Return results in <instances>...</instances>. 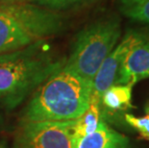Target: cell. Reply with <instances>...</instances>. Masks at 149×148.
Segmentation results:
<instances>
[{
  "label": "cell",
  "instance_id": "6da1fadb",
  "mask_svg": "<svg viewBox=\"0 0 149 148\" xmlns=\"http://www.w3.org/2000/svg\"><path fill=\"white\" fill-rule=\"evenodd\" d=\"M91 84L63 65L34 91L23 121L76 120L90 107Z\"/></svg>",
  "mask_w": 149,
  "mask_h": 148
},
{
  "label": "cell",
  "instance_id": "7a4b0ae2",
  "mask_svg": "<svg viewBox=\"0 0 149 148\" xmlns=\"http://www.w3.org/2000/svg\"><path fill=\"white\" fill-rule=\"evenodd\" d=\"M64 65L45 49L43 40L1 54L0 103L8 109L17 107Z\"/></svg>",
  "mask_w": 149,
  "mask_h": 148
},
{
  "label": "cell",
  "instance_id": "3957f363",
  "mask_svg": "<svg viewBox=\"0 0 149 148\" xmlns=\"http://www.w3.org/2000/svg\"><path fill=\"white\" fill-rule=\"evenodd\" d=\"M120 36L121 28L116 18L88 25L77 36L64 65L93 85L100 65L116 46Z\"/></svg>",
  "mask_w": 149,
  "mask_h": 148
},
{
  "label": "cell",
  "instance_id": "277c9868",
  "mask_svg": "<svg viewBox=\"0 0 149 148\" xmlns=\"http://www.w3.org/2000/svg\"><path fill=\"white\" fill-rule=\"evenodd\" d=\"M0 10L9 15L35 40H44L59 32L63 21L60 15L26 1L3 0Z\"/></svg>",
  "mask_w": 149,
  "mask_h": 148
},
{
  "label": "cell",
  "instance_id": "5b68a950",
  "mask_svg": "<svg viewBox=\"0 0 149 148\" xmlns=\"http://www.w3.org/2000/svg\"><path fill=\"white\" fill-rule=\"evenodd\" d=\"M74 120L23 121L18 133V148H75Z\"/></svg>",
  "mask_w": 149,
  "mask_h": 148
},
{
  "label": "cell",
  "instance_id": "8992f818",
  "mask_svg": "<svg viewBox=\"0 0 149 148\" xmlns=\"http://www.w3.org/2000/svg\"><path fill=\"white\" fill-rule=\"evenodd\" d=\"M145 37L136 31H129L123 39L117 43L113 51L107 56L96 72L91 85V101L101 104L103 93L113 85H116L119 69L128 53L139 43L143 42Z\"/></svg>",
  "mask_w": 149,
  "mask_h": 148
},
{
  "label": "cell",
  "instance_id": "52a82bcc",
  "mask_svg": "<svg viewBox=\"0 0 149 148\" xmlns=\"http://www.w3.org/2000/svg\"><path fill=\"white\" fill-rule=\"evenodd\" d=\"M149 78V40L131 49L119 69L116 85H131Z\"/></svg>",
  "mask_w": 149,
  "mask_h": 148
},
{
  "label": "cell",
  "instance_id": "ba28073f",
  "mask_svg": "<svg viewBox=\"0 0 149 148\" xmlns=\"http://www.w3.org/2000/svg\"><path fill=\"white\" fill-rule=\"evenodd\" d=\"M35 42L37 40L0 10V55L23 48Z\"/></svg>",
  "mask_w": 149,
  "mask_h": 148
},
{
  "label": "cell",
  "instance_id": "9c48e42d",
  "mask_svg": "<svg viewBox=\"0 0 149 148\" xmlns=\"http://www.w3.org/2000/svg\"><path fill=\"white\" fill-rule=\"evenodd\" d=\"M75 148H128L129 140L104 120L93 133L75 141Z\"/></svg>",
  "mask_w": 149,
  "mask_h": 148
},
{
  "label": "cell",
  "instance_id": "30bf717a",
  "mask_svg": "<svg viewBox=\"0 0 149 148\" xmlns=\"http://www.w3.org/2000/svg\"><path fill=\"white\" fill-rule=\"evenodd\" d=\"M131 85H113L101 97V103L112 111H125L132 107Z\"/></svg>",
  "mask_w": 149,
  "mask_h": 148
},
{
  "label": "cell",
  "instance_id": "8fae6325",
  "mask_svg": "<svg viewBox=\"0 0 149 148\" xmlns=\"http://www.w3.org/2000/svg\"><path fill=\"white\" fill-rule=\"evenodd\" d=\"M103 119L101 117L100 104L91 101L90 107L80 117L74 120L73 138L74 143L80 138L93 133Z\"/></svg>",
  "mask_w": 149,
  "mask_h": 148
},
{
  "label": "cell",
  "instance_id": "7c38bea8",
  "mask_svg": "<svg viewBox=\"0 0 149 148\" xmlns=\"http://www.w3.org/2000/svg\"><path fill=\"white\" fill-rule=\"evenodd\" d=\"M119 10L133 20L149 24V0H119Z\"/></svg>",
  "mask_w": 149,
  "mask_h": 148
},
{
  "label": "cell",
  "instance_id": "4fadbf2b",
  "mask_svg": "<svg viewBox=\"0 0 149 148\" xmlns=\"http://www.w3.org/2000/svg\"><path fill=\"white\" fill-rule=\"evenodd\" d=\"M126 122L138 132L142 138L149 140V114L142 116H136L131 114H125Z\"/></svg>",
  "mask_w": 149,
  "mask_h": 148
},
{
  "label": "cell",
  "instance_id": "5bb4252c",
  "mask_svg": "<svg viewBox=\"0 0 149 148\" xmlns=\"http://www.w3.org/2000/svg\"><path fill=\"white\" fill-rule=\"evenodd\" d=\"M22 1H26L29 3H34V4H39L42 6H48L51 8H64L70 6L72 4H75L81 0H22Z\"/></svg>",
  "mask_w": 149,
  "mask_h": 148
},
{
  "label": "cell",
  "instance_id": "9a60e30c",
  "mask_svg": "<svg viewBox=\"0 0 149 148\" xmlns=\"http://www.w3.org/2000/svg\"><path fill=\"white\" fill-rule=\"evenodd\" d=\"M145 114H149V104L146 106V108H145Z\"/></svg>",
  "mask_w": 149,
  "mask_h": 148
},
{
  "label": "cell",
  "instance_id": "2e32d148",
  "mask_svg": "<svg viewBox=\"0 0 149 148\" xmlns=\"http://www.w3.org/2000/svg\"><path fill=\"white\" fill-rule=\"evenodd\" d=\"M2 123V118H1V115H0V125Z\"/></svg>",
  "mask_w": 149,
  "mask_h": 148
},
{
  "label": "cell",
  "instance_id": "e0dca14e",
  "mask_svg": "<svg viewBox=\"0 0 149 148\" xmlns=\"http://www.w3.org/2000/svg\"><path fill=\"white\" fill-rule=\"evenodd\" d=\"M0 148H1V147H0Z\"/></svg>",
  "mask_w": 149,
  "mask_h": 148
}]
</instances>
